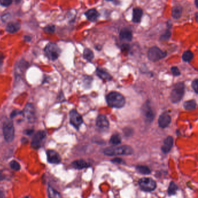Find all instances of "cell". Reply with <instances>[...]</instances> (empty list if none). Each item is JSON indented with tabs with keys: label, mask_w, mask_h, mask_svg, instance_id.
Segmentation results:
<instances>
[{
	"label": "cell",
	"mask_w": 198,
	"mask_h": 198,
	"mask_svg": "<svg viewBox=\"0 0 198 198\" xmlns=\"http://www.w3.org/2000/svg\"><path fill=\"white\" fill-rule=\"evenodd\" d=\"M103 153L106 156H118V155H130L133 153V148L128 145L121 147H108L104 149Z\"/></svg>",
	"instance_id": "cell-1"
},
{
	"label": "cell",
	"mask_w": 198,
	"mask_h": 198,
	"mask_svg": "<svg viewBox=\"0 0 198 198\" xmlns=\"http://www.w3.org/2000/svg\"><path fill=\"white\" fill-rule=\"evenodd\" d=\"M106 102L109 106L115 108H122L125 103V97L117 92L109 93L106 96Z\"/></svg>",
	"instance_id": "cell-2"
},
{
	"label": "cell",
	"mask_w": 198,
	"mask_h": 198,
	"mask_svg": "<svg viewBox=\"0 0 198 198\" xmlns=\"http://www.w3.org/2000/svg\"><path fill=\"white\" fill-rule=\"evenodd\" d=\"M185 91V85L182 82L177 83L170 94V100L172 103H178L182 98Z\"/></svg>",
	"instance_id": "cell-3"
},
{
	"label": "cell",
	"mask_w": 198,
	"mask_h": 198,
	"mask_svg": "<svg viewBox=\"0 0 198 198\" xmlns=\"http://www.w3.org/2000/svg\"><path fill=\"white\" fill-rule=\"evenodd\" d=\"M3 134L5 140L8 142H12L15 137V128L11 119H7L3 125Z\"/></svg>",
	"instance_id": "cell-4"
},
{
	"label": "cell",
	"mask_w": 198,
	"mask_h": 198,
	"mask_svg": "<svg viewBox=\"0 0 198 198\" xmlns=\"http://www.w3.org/2000/svg\"><path fill=\"white\" fill-rule=\"evenodd\" d=\"M44 52L48 58L51 60H55L58 58L60 54V50L55 43L48 44L44 49Z\"/></svg>",
	"instance_id": "cell-5"
},
{
	"label": "cell",
	"mask_w": 198,
	"mask_h": 198,
	"mask_svg": "<svg viewBox=\"0 0 198 198\" xmlns=\"http://www.w3.org/2000/svg\"><path fill=\"white\" fill-rule=\"evenodd\" d=\"M167 52L163 51L159 48L153 46L151 47L148 52V58L152 62H157L164 58L167 56Z\"/></svg>",
	"instance_id": "cell-6"
},
{
	"label": "cell",
	"mask_w": 198,
	"mask_h": 198,
	"mask_svg": "<svg viewBox=\"0 0 198 198\" xmlns=\"http://www.w3.org/2000/svg\"><path fill=\"white\" fill-rule=\"evenodd\" d=\"M139 185L141 190L146 192L154 191L156 188V183L152 178L144 177L139 180Z\"/></svg>",
	"instance_id": "cell-7"
},
{
	"label": "cell",
	"mask_w": 198,
	"mask_h": 198,
	"mask_svg": "<svg viewBox=\"0 0 198 198\" xmlns=\"http://www.w3.org/2000/svg\"><path fill=\"white\" fill-rule=\"evenodd\" d=\"M23 115L26 120L29 123H33L35 120V112L34 106L31 103H27L24 108Z\"/></svg>",
	"instance_id": "cell-8"
},
{
	"label": "cell",
	"mask_w": 198,
	"mask_h": 198,
	"mask_svg": "<svg viewBox=\"0 0 198 198\" xmlns=\"http://www.w3.org/2000/svg\"><path fill=\"white\" fill-rule=\"evenodd\" d=\"M46 135H47L46 132L43 130H40L38 132H37L35 134L33 139L31 141V147L35 149H39V148L41 147V143L43 141L44 139L45 138Z\"/></svg>",
	"instance_id": "cell-9"
},
{
	"label": "cell",
	"mask_w": 198,
	"mask_h": 198,
	"mask_svg": "<svg viewBox=\"0 0 198 198\" xmlns=\"http://www.w3.org/2000/svg\"><path fill=\"white\" fill-rule=\"evenodd\" d=\"M70 122L77 129H78L83 122L82 116L74 109L70 112Z\"/></svg>",
	"instance_id": "cell-10"
},
{
	"label": "cell",
	"mask_w": 198,
	"mask_h": 198,
	"mask_svg": "<svg viewBox=\"0 0 198 198\" xmlns=\"http://www.w3.org/2000/svg\"><path fill=\"white\" fill-rule=\"evenodd\" d=\"M47 160L49 163L52 164L59 163L61 161L60 155L56 151L48 150L47 151Z\"/></svg>",
	"instance_id": "cell-11"
},
{
	"label": "cell",
	"mask_w": 198,
	"mask_h": 198,
	"mask_svg": "<svg viewBox=\"0 0 198 198\" xmlns=\"http://www.w3.org/2000/svg\"><path fill=\"white\" fill-rule=\"evenodd\" d=\"M142 111L143 115L147 119V121L149 123L152 122L154 119L155 115L151 106L148 104V102H147L145 105H144V107L142 108Z\"/></svg>",
	"instance_id": "cell-12"
},
{
	"label": "cell",
	"mask_w": 198,
	"mask_h": 198,
	"mask_svg": "<svg viewBox=\"0 0 198 198\" xmlns=\"http://www.w3.org/2000/svg\"><path fill=\"white\" fill-rule=\"evenodd\" d=\"M171 117L167 113H164L162 114L158 119V124L160 127L164 129L168 127L171 123Z\"/></svg>",
	"instance_id": "cell-13"
},
{
	"label": "cell",
	"mask_w": 198,
	"mask_h": 198,
	"mask_svg": "<svg viewBox=\"0 0 198 198\" xmlns=\"http://www.w3.org/2000/svg\"><path fill=\"white\" fill-rule=\"evenodd\" d=\"M96 125L101 129H108L109 127V122L107 117L104 115H99L97 117Z\"/></svg>",
	"instance_id": "cell-14"
},
{
	"label": "cell",
	"mask_w": 198,
	"mask_h": 198,
	"mask_svg": "<svg viewBox=\"0 0 198 198\" xmlns=\"http://www.w3.org/2000/svg\"><path fill=\"white\" fill-rule=\"evenodd\" d=\"M119 37L121 40L125 41H131L133 39V33L131 30L128 28H123L119 33Z\"/></svg>",
	"instance_id": "cell-15"
},
{
	"label": "cell",
	"mask_w": 198,
	"mask_h": 198,
	"mask_svg": "<svg viewBox=\"0 0 198 198\" xmlns=\"http://www.w3.org/2000/svg\"><path fill=\"white\" fill-rule=\"evenodd\" d=\"M174 139L172 137L168 136L164 141L163 144L161 148V149L164 153H167L172 148Z\"/></svg>",
	"instance_id": "cell-16"
},
{
	"label": "cell",
	"mask_w": 198,
	"mask_h": 198,
	"mask_svg": "<svg viewBox=\"0 0 198 198\" xmlns=\"http://www.w3.org/2000/svg\"><path fill=\"white\" fill-rule=\"evenodd\" d=\"M85 15L87 19L91 22L97 21L99 16V13L97 9L94 8L90 9L85 12Z\"/></svg>",
	"instance_id": "cell-17"
},
{
	"label": "cell",
	"mask_w": 198,
	"mask_h": 198,
	"mask_svg": "<svg viewBox=\"0 0 198 198\" xmlns=\"http://www.w3.org/2000/svg\"><path fill=\"white\" fill-rule=\"evenodd\" d=\"M29 66V64L26 60H21L15 66V72L16 73L18 74H21L23 73L25 70L27 69V68Z\"/></svg>",
	"instance_id": "cell-18"
},
{
	"label": "cell",
	"mask_w": 198,
	"mask_h": 198,
	"mask_svg": "<svg viewBox=\"0 0 198 198\" xmlns=\"http://www.w3.org/2000/svg\"><path fill=\"white\" fill-rule=\"evenodd\" d=\"M96 73L97 76L105 81H110L112 80L111 75L108 73L106 71L101 68H98L96 70Z\"/></svg>",
	"instance_id": "cell-19"
},
{
	"label": "cell",
	"mask_w": 198,
	"mask_h": 198,
	"mask_svg": "<svg viewBox=\"0 0 198 198\" xmlns=\"http://www.w3.org/2000/svg\"><path fill=\"white\" fill-rule=\"evenodd\" d=\"M21 29V24L19 22H11L7 25L5 30L9 33H15Z\"/></svg>",
	"instance_id": "cell-20"
},
{
	"label": "cell",
	"mask_w": 198,
	"mask_h": 198,
	"mask_svg": "<svg viewBox=\"0 0 198 198\" xmlns=\"http://www.w3.org/2000/svg\"><path fill=\"white\" fill-rule=\"evenodd\" d=\"M143 14V11L139 8H135L133 11V19L132 21L134 23H139L141 20Z\"/></svg>",
	"instance_id": "cell-21"
},
{
	"label": "cell",
	"mask_w": 198,
	"mask_h": 198,
	"mask_svg": "<svg viewBox=\"0 0 198 198\" xmlns=\"http://www.w3.org/2000/svg\"><path fill=\"white\" fill-rule=\"evenodd\" d=\"M72 166L74 168L78 170H82L90 166V164L87 163L84 160H78L72 163Z\"/></svg>",
	"instance_id": "cell-22"
},
{
	"label": "cell",
	"mask_w": 198,
	"mask_h": 198,
	"mask_svg": "<svg viewBox=\"0 0 198 198\" xmlns=\"http://www.w3.org/2000/svg\"><path fill=\"white\" fill-rule=\"evenodd\" d=\"M182 13V8L181 6L174 7L172 11V16L174 19L180 18Z\"/></svg>",
	"instance_id": "cell-23"
},
{
	"label": "cell",
	"mask_w": 198,
	"mask_h": 198,
	"mask_svg": "<svg viewBox=\"0 0 198 198\" xmlns=\"http://www.w3.org/2000/svg\"><path fill=\"white\" fill-rule=\"evenodd\" d=\"M167 26H168V29L166 30L163 34L161 35V36H160V40H161V41H167L171 37V35H172V33L170 31L171 27H172L171 23H167Z\"/></svg>",
	"instance_id": "cell-24"
},
{
	"label": "cell",
	"mask_w": 198,
	"mask_h": 198,
	"mask_svg": "<svg viewBox=\"0 0 198 198\" xmlns=\"http://www.w3.org/2000/svg\"><path fill=\"white\" fill-rule=\"evenodd\" d=\"M184 108L186 111H193L196 108V102L195 100L186 101L184 103Z\"/></svg>",
	"instance_id": "cell-25"
},
{
	"label": "cell",
	"mask_w": 198,
	"mask_h": 198,
	"mask_svg": "<svg viewBox=\"0 0 198 198\" xmlns=\"http://www.w3.org/2000/svg\"><path fill=\"white\" fill-rule=\"evenodd\" d=\"M194 54L191 51H186L184 52L182 55V59L185 62H190V61L193 59L194 58Z\"/></svg>",
	"instance_id": "cell-26"
},
{
	"label": "cell",
	"mask_w": 198,
	"mask_h": 198,
	"mask_svg": "<svg viewBox=\"0 0 198 198\" xmlns=\"http://www.w3.org/2000/svg\"><path fill=\"white\" fill-rule=\"evenodd\" d=\"M83 56H84V58L88 61H91L94 59V54L90 49L86 48L83 52Z\"/></svg>",
	"instance_id": "cell-27"
},
{
	"label": "cell",
	"mask_w": 198,
	"mask_h": 198,
	"mask_svg": "<svg viewBox=\"0 0 198 198\" xmlns=\"http://www.w3.org/2000/svg\"><path fill=\"white\" fill-rule=\"evenodd\" d=\"M121 142V138L119 134L113 135L110 139L109 142L113 145H118Z\"/></svg>",
	"instance_id": "cell-28"
},
{
	"label": "cell",
	"mask_w": 198,
	"mask_h": 198,
	"mask_svg": "<svg viewBox=\"0 0 198 198\" xmlns=\"http://www.w3.org/2000/svg\"><path fill=\"white\" fill-rule=\"evenodd\" d=\"M48 194L49 197L50 198H60V197L59 193L50 186H49L48 188Z\"/></svg>",
	"instance_id": "cell-29"
},
{
	"label": "cell",
	"mask_w": 198,
	"mask_h": 198,
	"mask_svg": "<svg viewBox=\"0 0 198 198\" xmlns=\"http://www.w3.org/2000/svg\"><path fill=\"white\" fill-rule=\"evenodd\" d=\"M136 170L142 174H149L151 172V170L145 166H137Z\"/></svg>",
	"instance_id": "cell-30"
},
{
	"label": "cell",
	"mask_w": 198,
	"mask_h": 198,
	"mask_svg": "<svg viewBox=\"0 0 198 198\" xmlns=\"http://www.w3.org/2000/svg\"><path fill=\"white\" fill-rule=\"evenodd\" d=\"M178 188V186L173 181H172L170 183V185H169V186H168V194L170 195H175V194H176Z\"/></svg>",
	"instance_id": "cell-31"
},
{
	"label": "cell",
	"mask_w": 198,
	"mask_h": 198,
	"mask_svg": "<svg viewBox=\"0 0 198 198\" xmlns=\"http://www.w3.org/2000/svg\"><path fill=\"white\" fill-rule=\"evenodd\" d=\"M9 166L11 167V168H12L13 170L15 171H18L21 169V165L20 164L17 162L16 160H12L11 162V163H9Z\"/></svg>",
	"instance_id": "cell-32"
},
{
	"label": "cell",
	"mask_w": 198,
	"mask_h": 198,
	"mask_svg": "<svg viewBox=\"0 0 198 198\" xmlns=\"http://www.w3.org/2000/svg\"><path fill=\"white\" fill-rule=\"evenodd\" d=\"M55 30V27L54 25H49L44 28V31L48 33H53Z\"/></svg>",
	"instance_id": "cell-33"
},
{
	"label": "cell",
	"mask_w": 198,
	"mask_h": 198,
	"mask_svg": "<svg viewBox=\"0 0 198 198\" xmlns=\"http://www.w3.org/2000/svg\"><path fill=\"white\" fill-rule=\"evenodd\" d=\"M12 3V0H0V5L3 7H9Z\"/></svg>",
	"instance_id": "cell-34"
},
{
	"label": "cell",
	"mask_w": 198,
	"mask_h": 198,
	"mask_svg": "<svg viewBox=\"0 0 198 198\" xmlns=\"http://www.w3.org/2000/svg\"><path fill=\"white\" fill-rule=\"evenodd\" d=\"M171 70L172 72V74L174 76H178L181 74L180 71L179 70V69H178V68L176 66H174L171 68Z\"/></svg>",
	"instance_id": "cell-35"
},
{
	"label": "cell",
	"mask_w": 198,
	"mask_h": 198,
	"mask_svg": "<svg viewBox=\"0 0 198 198\" xmlns=\"http://www.w3.org/2000/svg\"><path fill=\"white\" fill-rule=\"evenodd\" d=\"M130 46L129 44H123L121 46V51L123 52H129L130 50Z\"/></svg>",
	"instance_id": "cell-36"
},
{
	"label": "cell",
	"mask_w": 198,
	"mask_h": 198,
	"mask_svg": "<svg viewBox=\"0 0 198 198\" xmlns=\"http://www.w3.org/2000/svg\"><path fill=\"white\" fill-rule=\"evenodd\" d=\"M192 87L196 93H198V79H195L192 82Z\"/></svg>",
	"instance_id": "cell-37"
},
{
	"label": "cell",
	"mask_w": 198,
	"mask_h": 198,
	"mask_svg": "<svg viewBox=\"0 0 198 198\" xmlns=\"http://www.w3.org/2000/svg\"><path fill=\"white\" fill-rule=\"evenodd\" d=\"M112 162L113 163H116L123 164L125 163L123 160L121 159L120 158H115L112 160Z\"/></svg>",
	"instance_id": "cell-38"
},
{
	"label": "cell",
	"mask_w": 198,
	"mask_h": 198,
	"mask_svg": "<svg viewBox=\"0 0 198 198\" xmlns=\"http://www.w3.org/2000/svg\"><path fill=\"white\" fill-rule=\"evenodd\" d=\"M21 112H19V111H18L17 110H15V111H13V112L11 113V119H12L13 117H14L16 116L17 115H19V114H20Z\"/></svg>",
	"instance_id": "cell-39"
},
{
	"label": "cell",
	"mask_w": 198,
	"mask_h": 198,
	"mask_svg": "<svg viewBox=\"0 0 198 198\" xmlns=\"http://www.w3.org/2000/svg\"><path fill=\"white\" fill-rule=\"evenodd\" d=\"M23 38H24L25 41H27V42H30V41L31 40V37H30V36H29V35H25Z\"/></svg>",
	"instance_id": "cell-40"
},
{
	"label": "cell",
	"mask_w": 198,
	"mask_h": 198,
	"mask_svg": "<svg viewBox=\"0 0 198 198\" xmlns=\"http://www.w3.org/2000/svg\"><path fill=\"white\" fill-rule=\"evenodd\" d=\"M5 178V177L4 174H3V172H2V171L0 170V181L4 180Z\"/></svg>",
	"instance_id": "cell-41"
},
{
	"label": "cell",
	"mask_w": 198,
	"mask_h": 198,
	"mask_svg": "<svg viewBox=\"0 0 198 198\" xmlns=\"http://www.w3.org/2000/svg\"><path fill=\"white\" fill-rule=\"evenodd\" d=\"M4 58V55H3L1 53H0V66H1V65H2V64Z\"/></svg>",
	"instance_id": "cell-42"
},
{
	"label": "cell",
	"mask_w": 198,
	"mask_h": 198,
	"mask_svg": "<svg viewBox=\"0 0 198 198\" xmlns=\"http://www.w3.org/2000/svg\"><path fill=\"white\" fill-rule=\"evenodd\" d=\"M33 132H34V131L32 130H28L26 131V134L27 135H31V134H33Z\"/></svg>",
	"instance_id": "cell-43"
},
{
	"label": "cell",
	"mask_w": 198,
	"mask_h": 198,
	"mask_svg": "<svg viewBox=\"0 0 198 198\" xmlns=\"http://www.w3.org/2000/svg\"><path fill=\"white\" fill-rule=\"evenodd\" d=\"M4 194L2 192V191L0 189V198H4Z\"/></svg>",
	"instance_id": "cell-44"
},
{
	"label": "cell",
	"mask_w": 198,
	"mask_h": 198,
	"mask_svg": "<svg viewBox=\"0 0 198 198\" xmlns=\"http://www.w3.org/2000/svg\"><path fill=\"white\" fill-rule=\"evenodd\" d=\"M198 0H195V4L196 8H198Z\"/></svg>",
	"instance_id": "cell-45"
},
{
	"label": "cell",
	"mask_w": 198,
	"mask_h": 198,
	"mask_svg": "<svg viewBox=\"0 0 198 198\" xmlns=\"http://www.w3.org/2000/svg\"><path fill=\"white\" fill-rule=\"evenodd\" d=\"M198 13H197V12L195 13V19H196V22H198Z\"/></svg>",
	"instance_id": "cell-46"
},
{
	"label": "cell",
	"mask_w": 198,
	"mask_h": 198,
	"mask_svg": "<svg viewBox=\"0 0 198 198\" xmlns=\"http://www.w3.org/2000/svg\"><path fill=\"white\" fill-rule=\"evenodd\" d=\"M106 1H113L114 0H106Z\"/></svg>",
	"instance_id": "cell-47"
},
{
	"label": "cell",
	"mask_w": 198,
	"mask_h": 198,
	"mask_svg": "<svg viewBox=\"0 0 198 198\" xmlns=\"http://www.w3.org/2000/svg\"><path fill=\"white\" fill-rule=\"evenodd\" d=\"M16 1H18V2H19V1H20V0H16Z\"/></svg>",
	"instance_id": "cell-48"
}]
</instances>
